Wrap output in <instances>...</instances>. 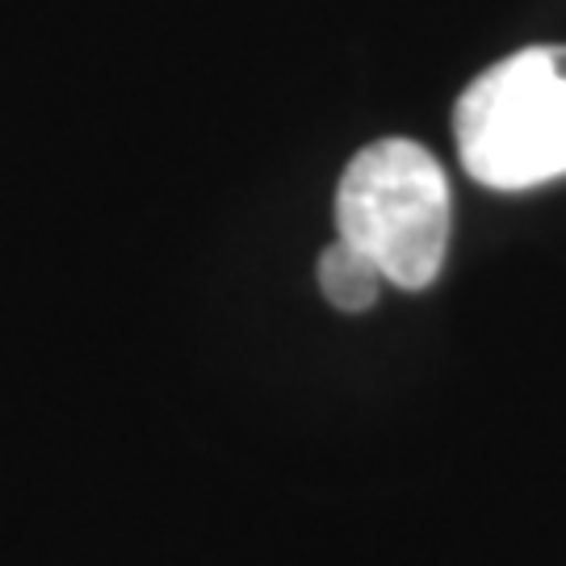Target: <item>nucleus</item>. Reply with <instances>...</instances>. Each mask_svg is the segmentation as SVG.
Masks as SVG:
<instances>
[{
	"label": "nucleus",
	"instance_id": "obj_2",
	"mask_svg": "<svg viewBox=\"0 0 566 566\" xmlns=\"http://www.w3.org/2000/svg\"><path fill=\"white\" fill-rule=\"evenodd\" d=\"M462 168L486 189L521 193L566 177V55L528 46L486 67L458 97Z\"/></svg>",
	"mask_w": 566,
	"mask_h": 566
},
{
	"label": "nucleus",
	"instance_id": "obj_1",
	"mask_svg": "<svg viewBox=\"0 0 566 566\" xmlns=\"http://www.w3.org/2000/svg\"><path fill=\"white\" fill-rule=\"evenodd\" d=\"M453 235V193L441 160L416 139L361 147L336 185V240L382 269L386 285L424 290L441 277Z\"/></svg>",
	"mask_w": 566,
	"mask_h": 566
},
{
	"label": "nucleus",
	"instance_id": "obj_3",
	"mask_svg": "<svg viewBox=\"0 0 566 566\" xmlns=\"http://www.w3.org/2000/svg\"><path fill=\"white\" fill-rule=\"evenodd\" d=\"M382 285H386L382 269L369 261L365 252H357L353 243L336 240L319 256V290H324V298L336 311H348V315L369 311V306L382 298Z\"/></svg>",
	"mask_w": 566,
	"mask_h": 566
}]
</instances>
